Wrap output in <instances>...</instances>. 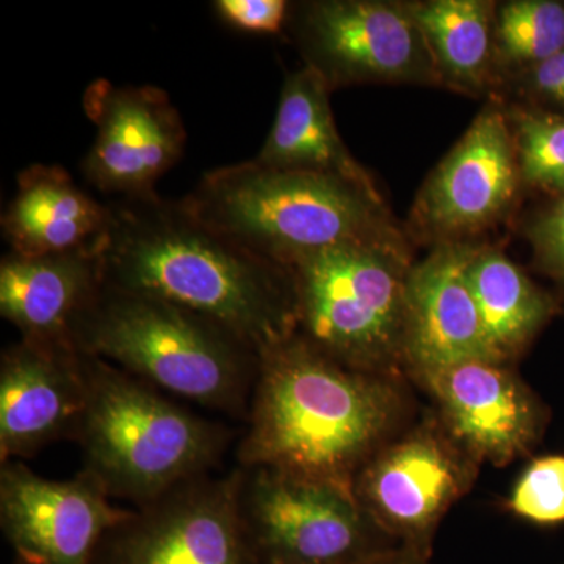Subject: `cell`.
Wrapping results in <instances>:
<instances>
[{"label": "cell", "instance_id": "obj_13", "mask_svg": "<svg viewBox=\"0 0 564 564\" xmlns=\"http://www.w3.org/2000/svg\"><path fill=\"white\" fill-rule=\"evenodd\" d=\"M128 513L87 473L50 480L21 462L2 464L0 522L18 554L47 564H88L102 534Z\"/></svg>", "mask_w": 564, "mask_h": 564}, {"label": "cell", "instance_id": "obj_24", "mask_svg": "<svg viewBox=\"0 0 564 564\" xmlns=\"http://www.w3.org/2000/svg\"><path fill=\"white\" fill-rule=\"evenodd\" d=\"M511 513L540 525L564 522V456L549 455L527 466L511 491Z\"/></svg>", "mask_w": 564, "mask_h": 564}, {"label": "cell", "instance_id": "obj_1", "mask_svg": "<svg viewBox=\"0 0 564 564\" xmlns=\"http://www.w3.org/2000/svg\"><path fill=\"white\" fill-rule=\"evenodd\" d=\"M104 282L217 323L256 352L296 334L291 270L259 258L158 193L113 199Z\"/></svg>", "mask_w": 564, "mask_h": 564}, {"label": "cell", "instance_id": "obj_26", "mask_svg": "<svg viewBox=\"0 0 564 564\" xmlns=\"http://www.w3.org/2000/svg\"><path fill=\"white\" fill-rule=\"evenodd\" d=\"M505 82H514L522 98L564 111V51Z\"/></svg>", "mask_w": 564, "mask_h": 564}, {"label": "cell", "instance_id": "obj_5", "mask_svg": "<svg viewBox=\"0 0 564 564\" xmlns=\"http://www.w3.org/2000/svg\"><path fill=\"white\" fill-rule=\"evenodd\" d=\"M80 355L87 402L74 436L84 454V473L110 499L141 507L209 473L220 459L228 430L182 410L118 367Z\"/></svg>", "mask_w": 564, "mask_h": 564}, {"label": "cell", "instance_id": "obj_12", "mask_svg": "<svg viewBox=\"0 0 564 564\" xmlns=\"http://www.w3.org/2000/svg\"><path fill=\"white\" fill-rule=\"evenodd\" d=\"M84 110L96 126V139L82 173L113 199L152 195L155 182L184 154V121L161 88L98 79L84 93Z\"/></svg>", "mask_w": 564, "mask_h": 564}, {"label": "cell", "instance_id": "obj_9", "mask_svg": "<svg viewBox=\"0 0 564 564\" xmlns=\"http://www.w3.org/2000/svg\"><path fill=\"white\" fill-rule=\"evenodd\" d=\"M240 511L261 564H351L388 549L355 492L325 481L242 469Z\"/></svg>", "mask_w": 564, "mask_h": 564}, {"label": "cell", "instance_id": "obj_16", "mask_svg": "<svg viewBox=\"0 0 564 564\" xmlns=\"http://www.w3.org/2000/svg\"><path fill=\"white\" fill-rule=\"evenodd\" d=\"M474 250L467 242L437 245L429 258L411 267L404 364L415 375L473 359L497 361L467 282Z\"/></svg>", "mask_w": 564, "mask_h": 564}, {"label": "cell", "instance_id": "obj_3", "mask_svg": "<svg viewBox=\"0 0 564 564\" xmlns=\"http://www.w3.org/2000/svg\"><path fill=\"white\" fill-rule=\"evenodd\" d=\"M182 203L215 231L284 269L343 245L406 242L380 192L254 161L204 174Z\"/></svg>", "mask_w": 564, "mask_h": 564}, {"label": "cell", "instance_id": "obj_2", "mask_svg": "<svg viewBox=\"0 0 564 564\" xmlns=\"http://www.w3.org/2000/svg\"><path fill=\"white\" fill-rule=\"evenodd\" d=\"M400 411L402 399L389 375L351 369L293 334L259 352L240 466L352 492Z\"/></svg>", "mask_w": 564, "mask_h": 564}, {"label": "cell", "instance_id": "obj_29", "mask_svg": "<svg viewBox=\"0 0 564 564\" xmlns=\"http://www.w3.org/2000/svg\"><path fill=\"white\" fill-rule=\"evenodd\" d=\"M18 558L22 560L25 564H47L44 560L31 554H18Z\"/></svg>", "mask_w": 564, "mask_h": 564}, {"label": "cell", "instance_id": "obj_23", "mask_svg": "<svg viewBox=\"0 0 564 564\" xmlns=\"http://www.w3.org/2000/svg\"><path fill=\"white\" fill-rule=\"evenodd\" d=\"M507 115L521 182L564 196V115L522 106Z\"/></svg>", "mask_w": 564, "mask_h": 564}, {"label": "cell", "instance_id": "obj_19", "mask_svg": "<svg viewBox=\"0 0 564 564\" xmlns=\"http://www.w3.org/2000/svg\"><path fill=\"white\" fill-rule=\"evenodd\" d=\"M326 82L303 66L285 76L272 131L252 159L267 169L340 177L380 192L356 161L334 121Z\"/></svg>", "mask_w": 564, "mask_h": 564}, {"label": "cell", "instance_id": "obj_21", "mask_svg": "<svg viewBox=\"0 0 564 564\" xmlns=\"http://www.w3.org/2000/svg\"><path fill=\"white\" fill-rule=\"evenodd\" d=\"M486 343L507 364L521 355L551 317V299L505 252L475 247L466 269Z\"/></svg>", "mask_w": 564, "mask_h": 564}, {"label": "cell", "instance_id": "obj_11", "mask_svg": "<svg viewBox=\"0 0 564 564\" xmlns=\"http://www.w3.org/2000/svg\"><path fill=\"white\" fill-rule=\"evenodd\" d=\"M521 184L507 109L489 102L423 185L413 231L436 247L467 242L510 210Z\"/></svg>", "mask_w": 564, "mask_h": 564}, {"label": "cell", "instance_id": "obj_25", "mask_svg": "<svg viewBox=\"0 0 564 564\" xmlns=\"http://www.w3.org/2000/svg\"><path fill=\"white\" fill-rule=\"evenodd\" d=\"M212 9L232 31L278 35L288 29L292 3L285 0H215Z\"/></svg>", "mask_w": 564, "mask_h": 564}, {"label": "cell", "instance_id": "obj_27", "mask_svg": "<svg viewBox=\"0 0 564 564\" xmlns=\"http://www.w3.org/2000/svg\"><path fill=\"white\" fill-rule=\"evenodd\" d=\"M529 239L544 272L564 280V196L530 226Z\"/></svg>", "mask_w": 564, "mask_h": 564}, {"label": "cell", "instance_id": "obj_20", "mask_svg": "<svg viewBox=\"0 0 564 564\" xmlns=\"http://www.w3.org/2000/svg\"><path fill=\"white\" fill-rule=\"evenodd\" d=\"M425 36L444 87L485 95L499 84L494 22L489 0H423L408 2Z\"/></svg>", "mask_w": 564, "mask_h": 564}, {"label": "cell", "instance_id": "obj_30", "mask_svg": "<svg viewBox=\"0 0 564 564\" xmlns=\"http://www.w3.org/2000/svg\"><path fill=\"white\" fill-rule=\"evenodd\" d=\"M18 564H25L22 560L18 558Z\"/></svg>", "mask_w": 564, "mask_h": 564}, {"label": "cell", "instance_id": "obj_7", "mask_svg": "<svg viewBox=\"0 0 564 564\" xmlns=\"http://www.w3.org/2000/svg\"><path fill=\"white\" fill-rule=\"evenodd\" d=\"M329 90L362 84L443 85L408 2L292 3L288 29Z\"/></svg>", "mask_w": 564, "mask_h": 564}, {"label": "cell", "instance_id": "obj_8", "mask_svg": "<svg viewBox=\"0 0 564 564\" xmlns=\"http://www.w3.org/2000/svg\"><path fill=\"white\" fill-rule=\"evenodd\" d=\"M242 469L209 473L129 511L88 564H261L240 511Z\"/></svg>", "mask_w": 564, "mask_h": 564}, {"label": "cell", "instance_id": "obj_17", "mask_svg": "<svg viewBox=\"0 0 564 564\" xmlns=\"http://www.w3.org/2000/svg\"><path fill=\"white\" fill-rule=\"evenodd\" d=\"M111 226L110 204L82 191L58 165L29 166L2 215L11 254L21 258L101 252Z\"/></svg>", "mask_w": 564, "mask_h": 564}, {"label": "cell", "instance_id": "obj_6", "mask_svg": "<svg viewBox=\"0 0 564 564\" xmlns=\"http://www.w3.org/2000/svg\"><path fill=\"white\" fill-rule=\"evenodd\" d=\"M408 243L328 248L291 267L296 334L334 361L389 375L404 364Z\"/></svg>", "mask_w": 564, "mask_h": 564}, {"label": "cell", "instance_id": "obj_18", "mask_svg": "<svg viewBox=\"0 0 564 564\" xmlns=\"http://www.w3.org/2000/svg\"><path fill=\"white\" fill-rule=\"evenodd\" d=\"M102 284L101 252L41 258L9 252L0 263V314L22 340L73 345L74 323Z\"/></svg>", "mask_w": 564, "mask_h": 564}, {"label": "cell", "instance_id": "obj_28", "mask_svg": "<svg viewBox=\"0 0 564 564\" xmlns=\"http://www.w3.org/2000/svg\"><path fill=\"white\" fill-rule=\"evenodd\" d=\"M351 564H429V556L400 545L373 552Z\"/></svg>", "mask_w": 564, "mask_h": 564}, {"label": "cell", "instance_id": "obj_14", "mask_svg": "<svg viewBox=\"0 0 564 564\" xmlns=\"http://www.w3.org/2000/svg\"><path fill=\"white\" fill-rule=\"evenodd\" d=\"M415 377L440 406L448 434L475 462L503 466L536 440V403L507 364L473 359Z\"/></svg>", "mask_w": 564, "mask_h": 564}, {"label": "cell", "instance_id": "obj_10", "mask_svg": "<svg viewBox=\"0 0 564 564\" xmlns=\"http://www.w3.org/2000/svg\"><path fill=\"white\" fill-rule=\"evenodd\" d=\"M474 463L451 434L417 426L375 452L352 492L381 533L429 556L441 519L473 485Z\"/></svg>", "mask_w": 564, "mask_h": 564}, {"label": "cell", "instance_id": "obj_4", "mask_svg": "<svg viewBox=\"0 0 564 564\" xmlns=\"http://www.w3.org/2000/svg\"><path fill=\"white\" fill-rule=\"evenodd\" d=\"M70 343L144 383L229 414L242 413L259 355L228 329L163 300L104 282Z\"/></svg>", "mask_w": 564, "mask_h": 564}, {"label": "cell", "instance_id": "obj_22", "mask_svg": "<svg viewBox=\"0 0 564 564\" xmlns=\"http://www.w3.org/2000/svg\"><path fill=\"white\" fill-rule=\"evenodd\" d=\"M564 51V3L511 0L496 9L494 52L500 82Z\"/></svg>", "mask_w": 564, "mask_h": 564}, {"label": "cell", "instance_id": "obj_15", "mask_svg": "<svg viewBox=\"0 0 564 564\" xmlns=\"http://www.w3.org/2000/svg\"><path fill=\"white\" fill-rule=\"evenodd\" d=\"M87 402L80 351L22 340L0 364V459L20 462L76 434Z\"/></svg>", "mask_w": 564, "mask_h": 564}]
</instances>
